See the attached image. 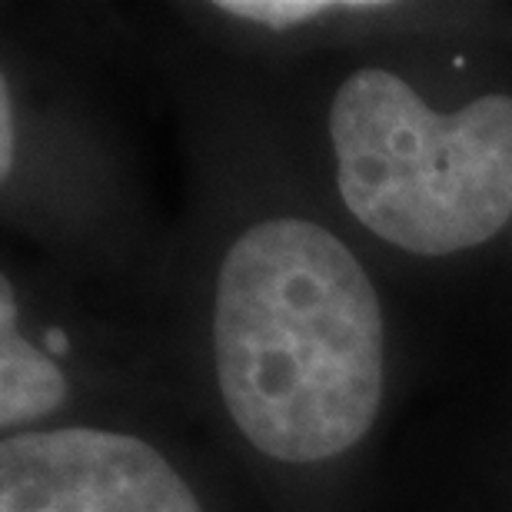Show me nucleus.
<instances>
[{"label": "nucleus", "instance_id": "f257e3e1", "mask_svg": "<svg viewBox=\"0 0 512 512\" xmlns=\"http://www.w3.org/2000/svg\"><path fill=\"white\" fill-rule=\"evenodd\" d=\"M207 363L230 433L266 466L350 459L383 416L386 306L350 243L310 213L247 220L223 247Z\"/></svg>", "mask_w": 512, "mask_h": 512}, {"label": "nucleus", "instance_id": "f03ea898", "mask_svg": "<svg viewBox=\"0 0 512 512\" xmlns=\"http://www.w3.org/2000/svg\"><path fill=\"white\" fill-rule=\"evenodd\" d=\"M326 140L350 220L419 260L473 253L512 227V94L429 104L393 67L350 70L330 97Z\"/></svg>", "mask_w": 512, "mask_h": 512}, {"label": "nucleus", "instance_id": "7ed1b4c3", "mask_svg": "<svg viewBox=\"0 0 512 512\" xmlns=\"http://www.w3.org/2000/svg\"><path fill=\"white\" fill-rule=\"evenodd\" d=\"M0 512H207L153 439L60 423L0 439Z\"/></svg>", "mask_w": 512, "mask_h": 512}, {"label": "nucleus", "instance_id": "20e7f679", "mask_svg": "<svg viewBox=\"0 0 512 512\" xmlns=\"http://www.w3.org/2000/svg\"><path fill=\"white\" fill-rule=\"evenodd\" d=\"M77 386L67 360L40 343L20 316L17 283L4 273L0 280V433L17 436L30 429L67 423Z\"/></svg>", "mask_w": 512, "mask_h": 512}, {"label": "nucleus", "instance_id": "39448f33", "mask_svg": "<svg viewBox=\"0 0 512 512\" xmlns=\"http://www.w3.org/2000/svg\"><path fill=\"white\" fill-rule=\"evenodd\" d=\"M220 17L250 24L270 34H303V30L330 27L340 20H363L389 14V4H330V0H223L213 4Z\"/></svg>", "mask_w": 512, "mask_h": 512}]
</instances>
